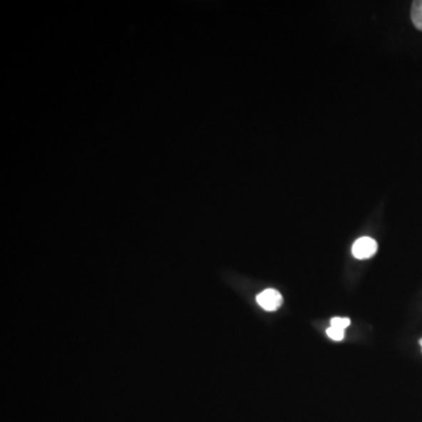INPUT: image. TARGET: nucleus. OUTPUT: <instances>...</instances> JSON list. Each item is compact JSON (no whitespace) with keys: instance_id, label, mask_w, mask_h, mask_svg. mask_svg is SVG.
<instances>
[{"instance_id":"f257e3e1","label":"nucleus","mask_w":422,"mask_h":422,"mask_svg":"<svg viewBox=\"0 0 422 422\" xmlns=\"http://www.w3.org/2000/svg\"><path fill=\"white\" fill-rule=\"evenodd\" d=\"M378 250L376 242L371 237H360L354 242L352 254L356 259H367L376 254Z\"/></svg>"},{"instance_id":"f03ea898","label":"nucleus","mask_w":422,"mask_h":422,"mask_svg":"<svg viewBox=\"0 0 422 422\" xmlns=\"http://www.w3.org/2000/svg\"><path fill=\"white\" fill-rule=\"evenodd\" d=\"M257 303L265 311H276L282 307L283 297L281 292L274 289H267L258 294Z\"/></svg>"},{"instance_id":"7ed1b4c3","label":"nucleus","mask_w":422,"mask_h":422,"mask_svg":"<svg viewBox=\"0 0 422 422\" xmlns=\"http://www.w3.org/2000/svg\"><path fill=\"white\" fill-rule=\"evenodd\" d=\"M411 18H412L414 26H416L418 30L422 31V0L413 1Z\"/></svg>"},{"instance_id":"20e7f679","label":"nucleus","mask_w":422,"mask_h":422,"mask_svg":"<svg viewBox=\"0 0 422 422\" xmlns=\"http://www.w3.org/2000/svg\"><path fill=\"white\" fill-rule=\"evenodd\" d=\"M326 334L329 338L334 341H341L345 338V330L338 329V327L330 326L326 330Z\"/></svg>"},{"instance_id":"39448f33","label":"nucleus","mask_w":422,"mask_h":422,"mask_svg":"<svg viewBox=\"0 0 422 422\" xmlns=\"http://www.w3.org/2000/svg\"><path fill=\"white\" fill-rule=\"evenodd\" d=\"M351 320L349 318H343V316H334L331 319V326L338 327L341 330H346L347 327L350 326Z\"/></svg>"},{"instance_id":"423d86ee","label":"nucleus","mask_w":422,"mask_h":422,"mask_svg":"<svg viewBox=\"0 0 422 422\" xmlns=\"http://www.w3.org/2000/svg\"><path fill=\"white\" fill-rule=\"evenodd\" d=\"M420 345H421V347H422V339L420 340Z\"/></svg>"}]
</instances>
